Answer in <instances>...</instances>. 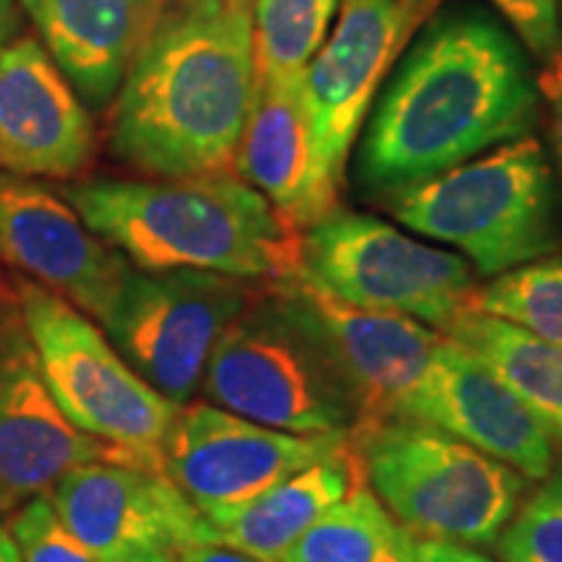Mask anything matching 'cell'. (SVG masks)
Listing matches in <instances>:
<instances>
[{
	"label": "cell",
	"mask_w": 562,
	"mask_h": 562,
	"mask_svg": "<svg viewBox=\"0 0 562 562\" xmlns=\"http://www.w3.org/2000/svg\"><path fill=\"white\" fill-rule=\"evenodd\" d=\"M539 117V74L516 34L480 0H446L375 97L351 186L378 201L533 136Z\"/></svg>",
	"instance_id": "1"
},
{
	"label": "cell",
	"mask_w": 562,
	"mask_h": 562,
	"mask_svg": "<svg viewBox=\"0 0 562 562\" xmlns=\"http://www.w3.org/2000/svg\"><path fill=\"white\" fill-rule=\"evenodd\" d=\"M256 87L250 0H167L115 97L110 149L149 178L229 172Z\"/></svg>",
	"instance_id": "2"
},
{
	"label": "cell",
	"mask_w": 562,
	"mask_h": 562,
	"mask_svg": "<svg viewBox=\"0 0 562 562\" xmlns=\"http://www.w3.org/2000/svg\"><path fill=\"white\" fill-rule=\"evenodd\" d=\"M60 195L138 271H214L277 284L302 266V232L232 172L94 178L63 186Z\"/></svg>",
	"instance_id": "3"
},
{
	"label": "cell",
	"mask_w": 562,
	"mask_h": 562,
	"mask_svg": "<svg viewBox=\"0 0 562 562\" xmlns=\"http://www.w3.org/2000/svg\"><path fill=\"white\" fill-rule=\"evenodd\" d=\"M209 404L292 435H344L360 402L292 281L263 284L211 351Z\"/></svg>",
	"instance_id": "4"
},
{
	"label": "cell",
	"mask_w": 562,
	"mask_h": 562,
	"mask_svg": "<svg viewBox=\"0 0 562 562\" xmlns=\"http://www.w3.org/2000/svg\"><path fill=\"white\" fill-rule=\"evenodd\" d=\"M378 201L417 235L459 248L480 277H501L562 245V195L533 136Z\"/></svg>",
	"instance_id": "5"
},
{
	"label": "cell",
	"mask_w": 562,
	"mask_h": 562,
	"mask_svg": "<svg viewBox=\"0 0 562 562\" xmlns=\"http://www.w3.org/2000/svg\"><path fill=\"white\" fill-rule=\"evenodd\" d=\"M351 442L368 487L417 539L495 544L521 505L524 474L425 422L357 427Z\"/></svg>",
	"instance_id": "6"
},
{
	"label": "cell",
	"mask_w": 562,
	"mask_h": 562,
	"mask_svg": "<svg viewBox=\"0 0 562 562\" xmlns=\"http://www.w3.org/2000/svg\"><path fill=\"white\" fill-rule=\"evenodd\" d=\"M42 375L76 430L117 448L131 467L165 474L161 442L180 404L151 389L100 328L32 279L13 284Z\"/></svg>",
	"instance_id": "7"
},
{
	"label": "cell",
	"mask_w": 562,
	"mask_h": 562,
	"mask_svg": "<svg viewBox=\"0 0 562 562\" xmlns=\"http://www.w3.org/2000/svg\"><path fill=\"white\" fill-rule=\"evenodd\" d=\"M446 0H339L336 24L302 76L311 146L307 229L339 209L351 149L414 34Z\"/></svg>",
	"instance_id": "8"
},
{
	"label": "cell",
	"mask_w": 562,
	"mask_h": 562,
	"mask_svg": "<svg viewBox=\"0 0 562 562\" xmlns=\"http://www.w3.org/2000/svg\"><path fill=\"white\" fill-rule=\"evenodd\" d=\"M300 273L336 300L406 315L440 334L469 311L476 290L472 263L459 252L347 209H334L302 232Z\"/></svg>",
	"instance_id": "9"
},
{
	"label": "cell",
	"mask_w": 562,
	"mask_h": 562,
	"mask_svg": "<svg viewBox=\"0 0 562 562\" xmlns=\"http://www.w3.org/2000/svg\"><path fill=\"white\" fill-rule=\"evenodd\" d=\"M261 286L214 271L131 269L102 321L104 336L154 391L182 406L201 389L211 351Z\"/></svg>",
	"instance_id": "10"
},
{
	"label": "cell",
	"mask_w": 562,
	"mask_h": 562,
	"mask_svg": "<svg viewBox=\"0 0 562 562\" xmlns=\"http://www.w3.org/2000/svg\"><path fill=\"white\" fill-rule=\"evenodd\" d=\"M351 432L292 435L209 402L182 404L161 442L165 474L203 516L237 508L286 476L347 453Z\"/></svg>",
	"instance_id": "11"
},
{
	"label": "cell",
	"mask_w": 562,
	"mask_h": 562,
	"mask_svg": "<svg viewBox=\"0 0 562 562\" xmlns=\"http://www.w3.org/2000/svg\"><path fill=\"white\" fill-rule=\"evenodd\" d=\"M47 501L100 562H178L182 547L216 542L206 516L170 476L125 463L70 469Z\"/></svg>",
	"instance_id": "12"
},
{
	"label": "cell",
	"mask_w": 562,
	"mask_h": 562,
	"mask_svg": "<svg viewBox=\"0 0 562 562\" xmlns=\"http://www.w3.org/2000/svg\"><path fill=\"white\" fill-rule=\"evenodd\" d=\"M131 461L66 419L55 404L16 290H0V516L13 513L83 463Z\"/></svg>",
	"instance_id": "13"
},
{
	"label": "cell",
	"mask_w": 562,
	"mask_h": 562,
	"mask_svg": "<svg viewBox=\"0 0 562 562\" xmlns=\"http://www.w3.org/2000/svg\"><path fill=\"white\" fill-rule=\"evenodd\" d=\"M0 263L24 271L89 318L104 321L131 263L63 195L0 172Z\"/></svg>",
	"instance_id": "14"
},
{
	"label": "cell",
	"mask_w": 562,
	"mask_h": 562,
	"mask_svg": "<svg viewBox=\"0 0 562 562\" xmlns=\"http://www.w3.org/2000/svg\"><path fill=\"white\" fill-rule=\"evenodd\" d=\"M402 419L438 427L526 480H544L552 472L550 427L480 357L446 334Z\"/></svg>",
	"instance_id": "15"
},
{
	"label": "cell",
	"mask_w": 562,
	"mask_h": 562,
	"mask_svg": "<svg viewBox=\"0 0 562 562\" xmlns=\"http://www.w3.org/2000/svg\"><path fill=\"white\" fill-rule=\"evenodd\" d=\"M97 146L89 108L40 42L0 50V170L16 178H74Z\"/></svg>",
	"instance_id": "16"
},
{
	"label": "cell",
	"mask_w": 562,
	"mask_h": 562,
	"mask_svg": "<svg viewBox=\"0 0 562 562\" xmlns=\"http://www.w3.org/2000/svg\"><path fill=\"white\" fill-rule=\"evenodd\" d=\"M292 286L311 307L360 402L357 427L402 417L425 381L442 334L398 313L364 311L336 300L297 271Z\"/></svg>",
	"instance_id": "17"
},
{
	"label": "cell",
	"mask_w": 562,
	"mask_h": 562,
	"mask_svg": "<svg viewBox=\"0 0 562 562\" xmlns=\"http://www.w3.org/2000/svg\"><path fill=\"white\" fill-rule=\"evenodd\" d=\"M167 0H21L42 47L91 110L115 102Z\"/></svg>",
	"instance_id": "18"
},
{
	"label": "cell",
	"mask_w": 562,
	"mask_h": 562,
	"mask_svg": "<svg viewBox=\"0 0 562 562\" xmlns=\"http://www.w3.org/2000/svg\"><path fill=\"white\" fill-rule=\"evenodd\" d=\"M302 76L269 79L258 74L256 100L232 165L237 178L256 188L294 229L305 232L311 146Z\"/></svg>",
	"instance_id": "19"
},
{
	"label": "cell",
	"mask_w": 562,
	"mask_h": 562,
	"mask_svg": "<svg viewBox=\"0 0 562 562\" xmlns=\"http://www.w3.org/2000/svg\"><path fill=\"white\" fill-rule=\"evenodd\" d=\"M357 476L362 472L351 442L347 453L302 469L237 508L206 513V521L220 544L277 562L294 539L318 521L321 513L347 495Z\"/></svg>",
	"instance_id": "20"
},
{
	"label": "cell",
	"mask_w": 562,
	"mask_h": 562,
	"mask_svg": "<svg viewBox=\"0 0 562 562\" xmlns=\"http://www.w3.org/2000/svg\"><path fill=\"white\" fill-rule=\"evenodd\" d=\"M446 336L467 347L487 364L526 406L550 427L562 432V344L539 339L524 328L492 315L467 311L448 326Z\"/></svg>",
	"instance_id": "21"
},
{
	"label": "cell",
	"mask_w": 562,
	"mask_h": 562,
	"mask_svg": "<svg viewBox=\"0 0 562 562\" xmlns=\"http://www.w3.org/2000/svg\"><path fill=\"white\" fill-rule=\"evenodd\" d=\"M412 533L383 508L364 476H357L347 495L321 513L277 562H412Z\"/></svg>",
	"instance_id": "22"
},
{
	"label": "cell",
	"mask_w": 562,
	"mask_h": 562,
	"mask_svg": "<svg viewBox=\"0 0 562 562\" xmlns=\"http://www.w3.org/2000/svg\"><path fill=\"white\" fill-rule=\"evenodd\" d=\"M258 74L297 79L321 50L339 0H250Z\"/></svg>",
	"instance_id": "23"
},
{
	"label": "cell",
	"mask_w": 562,
	"mask_h": 562,
	"mask_svg": "<svg viewBox=\"0 0 562 562\" xmlns=\"http://www.w3.org/2000/svg\"><path fill=\"white\" fill-rule=\"evenodd\" d=\"M469 311L562 344V252H550L476 286Z\"/></svg>",
	"instance_id": "24"
},
{
	"label": "cell",
	"mask_w": 562,
	"mask_h": 562,
	"mask_svg": "<svg viewBox=\"0 0 562 562\" xmlns=\"http://www.w3.org/2000/svg\"><path fill=\"white\" fill-rule=\"evenodd\" d=\"M495 544L503 562H562V469L518 505Z\"/></svg>",
	"instance_id": "25"
},
{
	"label": "cell",
	"mask_w": 562,
	"mask_h": 562,
	"mask_svg": "<svg viewBox=\"0 0 562 562\" xmlns=\"http://www.w3.org/2000/svg\"><path fill=\"white\" fill-rule=\"evenodd\" d=\"M497 16L531 55L542 97L562 87V21L558 0H490Z\"/></svg>",
	"instance_id": "26"
},
{
	"label": "cell",
	"mask_w": 562,
	"mask_h": 562,
	"mask_svg": "<svg viewBox=\"0 0 562 562\" xmlns=\"http://www.w3.org/2000/svg\"><path fill=\"white\" fill-rule=\"evenodd\" d=\"M9 531L21 562H100L60 521L47 495L13 510Z\"/></svg>",
	"instance_id": "27"
},
{
	"label": "cell",
	"mask_w": 562,
	"mask_h": 562,
	"mask_svg": "<svg viewBox=\"0 0 562 562\" xmlns=\"http://www.w3.org/2000/svg\"><path fill=\"white\" fill-rule=\"evenodd\" d=\"M412 562H495L487 554L469 544L438 542V539H417L414 537V558Z\"/></svg>",
	"instance_id": "28"
},
{
	"label": "cell",
	"mask_w": 562,
	"mask_h": 562,
	"mask_svg": "<svg viewBox=\"0 0 562 562\" xmlns=\"http://www.w3.org/2000/svg\"><path fill=\"white\" fill-rule=\"evenodd\" d=\"M178 562H263L250 554H243L220 542H199L188 544L178 552Z\"/></svg>",
	"instance_id": "29"
},
{
	"label": "cell",
	"mask_w": 562,
	"mask_h": 562,
	"mask_svg": "<svg viewBox=\"0 0 562 562\" xmlns=\"http://www.w3.org/2000/svg\"><path fill=\"white\" fill-rule=\"evenodd\" d=\"M19 5L21 0H0V50H3L9 42L16 40L21 19Z\"/></svg>",
	"instance_id": "30"
},
{
	"label": "cell",
	"mask_w": 562,
	"mask_h": 562,
	"mask_svg": "<svg viewBox=\"0 0 562 562\" xmlns=\"http://www.w3.org/2000/svg\"><path fill=\"white\" fill-rule=\"evenodd\" d=\"M550 104H552V149L562 172V87L550 97Z\"/></svg>",
	"instance_id": "31"
},
{
	"label": "cell",
	"mask_w": 562,
	"mask_h": 562,
	"mask_svg": "<svg viewBox=\"0 0 562 562\" xmlns=\"http://www.w3.org/2000/svg\"><path fill=\"white\" fill-rule=\"evenodd\" d=\"M0 562H21L16 544H13L9 526L0 524Z\"/></svg>",
	"instance_id": "32"
},
{
	"label": "cell",
	"mask_w": 562,
	"mask_h": 562,
	"mask_svg": "<svg viewBox=\"0 0 562 562\" xmlns=\"http://www.w3.org/2000/svg\"><path fill=\"white\" fill-rule=\"evenodd\" d=\"M558 9H560V21H562V0H558Z\"/></svg>",
	"instance_id": "33"
},
{
	"label": "cell",
	"mask_w": 562,
	"mask_h": 562,
	"mask_svg": "<svg viewBox=\"0 0 562 562\" xmlns=\"http://www.w3.org/2000/svg\"><path fill=\"white\" fill-rule=\"evenodd\" d=\"M554 438H558V440L562 442V432H558V435H554Z\"/></svg>",
	"instance_id": "34"
}]
</instances>
